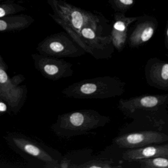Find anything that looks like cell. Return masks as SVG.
Wrapping results in <instances>:
<instances>
[{"label": "cell", "mask_w": 168, "mask_h": 168, "mask_svg": "<svg viewBox=\"0 0 168 168\" xmlns=\"http://www.w3.org/2000/svg\"><path fill=\"white\" fill-rule=\"evenodd\" d=\"M59 25L86 53L95 59H108L112 57L115 48L109 33L89 27L75 32L64 25Z\"/></svg>", "instance_id": "5"}, {"label": "cell", "mask_w": 168, "mask_h": 168, "mask_svg": "<svg viewBox=\"0 0 168 168\" xmlns=\"http://www.w3.org/2000/svg\"><path fill=\"white\" fill-rule=\"evenodd\" d=\"M147 84L158 89L168 91V63L158 58H151L145 67Z\"/></svg>", "instance_id": "11"}, {"label": "cell", "mask_w": 168, "mask_h": 168, "mask_svg": "<svg viewBox=\"0 0 168 168\" xmlns=\"http://www.w3.org/2000/svg\"><path fill=\"white\" fill-rule=\"evenodd\" d=\"M113 9L118 13L127 12L135 4V0H108Z\"/></svg>", "instance_id": "20"}, {"label": "cell", "mask_w": 168, "mask_h": 168, "mask_svg": "<svg viewBox=\"0 0 168 168\" xmlns=\"http://www.w3.org/2000/svg\"><path fill=\"white\" fill-rule=\"evenodd\" d=\"M9 109L8 104L3 99L0 98V115L5 114Z\"/></svg>", "instance_id": "21"}, {"label": "cell", "mask_w": 168, "mask_h": 168, "mask_svg": "<svg viewBox=\"0 0 168 168\" xmlns=\"http://www.w3.org/2000/svg\"><path fill=\"white\" fill-rule=\"evenodd\" d=\"M122 167L121 165L116 164L115 161L110 158L93 157L86 162L79 165L77 168H118Z\"/></svg>", "instance_id": "17"}, {"label": "cell", "mask_w": 168, "mask_h": 168, "mask_svg": "<svg viewBox=\"0 0 168 168\" xmlns=\"http://www.w3.org/2000/svg\"><path fill=\"white\" fill-rule=\"evenodd\" d=\"M34 66L42 75L53 81L73 76V64L63 59L40 54H33Z\"/></svg>", "instance_id": "8"}, {"label": "cell", "mask_w": 168, "mask_h": 168, "mask_svg": "<svg viewBox=\"0 0 168 168\" xmlns=\"http://www.w3.org/2000/svg\"><path fill=\"white\" fill-rule=\"evenodd\" d=\"M25 10V8L15 3L13 0L0 3V18L14 15Z\"/></svg>", "instance_id": "18"}, {"label": "cell", "mask_w": 168, "mask_h": 168, "mask_svg": "<svg viewBox=\"0 0 168 168\" xmlns=\"http://www.w3.org/2000/svg\"><path fill=\"white\" fill-rule=\"evenodd\" d=\"M8 138L9 144L13 147L43 161L45 168H60V162L32 140L18 134L12 135Z\"/></svg>", "instance_id": "10"}, {"label": "cell", "mask_w": 168, "mask_h": 168, "mask_svg": "<svg viewBox=\"0 0 168 168\" xmlns=\"http://www.w3.org/2000/svg\"><path fill=\"white\" fill-rule=\"evenodd\" d=\"M158 156L168 158V144H153L136 149H128L122 154V159L128 162Z\"/></svg>", "instance_id": "14"}, {"label": "cell", "mask_w": 168, "mask_h": 168, "mask_svg": "<svg viewBox=\"0 0 168 168\" xmlns=\"http://www.w3.org/2000/svg\"><path fill=\"white\" fill-rule=\"evenodd\" d=\"M110 122L109 116L101 115L96 110L79 109L59 115L51 128L58 137L68 139L88 134L92 130L103 127Z\"/></svg>", "instance_id": "3"}, {"label": "cell", "mask_w": 168, "mask_h": 168, "mask_svg": "<svg viewBox=\"0 0 168 168\" xmlns=\"http://www.w3.org/2000/svg\"><path fill=\"white\" fill-rule=\"evenodd\" d=\"M117 108L132 121L120 129V134L141 131L162 132L168 123V94H143L121 98Z\"/></svg>", "instance_id": "1"}, {"label": "cell", "mask_w": 168, "mask_h": 168, "mask_svg": "<svg viewBox=\"0 0 168 168\" xmlns=\"http://www.w3.org/2000/svg\"><path fill=\"white\" fill-rule=\"evenodd\" d=\"M165 33H166V36H165V41H166V48H168V46H167V44H168V25H167L166 26V32H165Z\"/></svg>", "instance_id": "22"}, {"label": "cell", "mask_w": 168, "mask_h": 168, "mask_svg": "<svg viewBox=\"0 0 168 168\" xmlns=\"http://www.w3.org/2000/svg\"><path fill=\"white\" fill-rule=\"evenodd\" d=\"M126 83L120 78L103 76L75 82L63 90L65 96L77 99H105L121 96Z\"/></svg>", "instance_id": "4"}, {"label": "cell", "mask_w": 168, "mask_h": 168, "mask_svg": "<svg viewBox=\"0 0 168 168\" xmlns=\"http://www.w3.org/2000/svg\"><path fill=\"white\" fill-rule=\"evenodd\" d=\"M133 30L128 36V43L131 48H137L149 42L156 31L158 22L150 16H140Z\"/></svg>", "instance_id": "12"}, {"label": "cell", "mask_w": 168, "mask_h": 168, "mask_svg": "<svg viewBox=\"0 0 168 168\" xmlns=\"http://www.w3.org/2000/svg\"><path fill=\"white\" fill-rule=\"evenodd\" d=\"M46 1L53 12L49 15L58 25H64L75 32L89 27L110 34L111 25L103 15L85 11L63 0Z\"/></svg>", "instance_id": "2"}, {"label": "cell", "mask_w": 168, "mask_h": 168, "mask_svg": "<svg viewBox=\"0 0 168 168\" xmlns=\"http://www.w3.org/2000/svg\"><path fill=\"white\" fill-rule=\"evenodd\" d=\"M141 168H167L168 158L158 156L137 161Z\"/></svg>", "instance_id": "19"}, {"label": "cell", "mask_w": 168, "mask_h": 168, "mask_svg": "<svg viewBox=\"0 0 168 168\" xmlns=\"http://www.w3.org/2000/svg\"><path fill=\"white\" fill-rule=\"evenodd\" d=\"M36 49L40 54L59 58H75L86 53L66 32L48 36Z\"/></svg>", "instance_id": "6"}, {"label": "cell", "mask_w": 168, "mask_h": 168, "mask_svg": "<svg viewBox=\"0 0 168 168\" xmlns=\"http://www.w3.org/2000/svg\"><path fill=\"white\" fill-rule=\"evenodd\" d=\"M8 66L0 54V98L7 102L9 110L16 114L24 101V87L19 86L20 78L11 79L7 73Z\"/></svg>", "instance_id": "7"}, {"label": "cell", "mask_w": 168, "mask_h": 168, "mask_svg": "<svg viewBox=\"0 0 168 168\" xmlns=\"http://www.w3.org/2000/svg\"><path fill=\"white\" fill-rule=\"evenodd\" d=\"M92 152L93 150L90 148H84L69 152L60 161V168H77L79 165L92 158Z\"/></svg>", "instance_id": "16"}, {"label": "cell", "mask_w": 168, "mask_h": 168, "mask_svg": "<svg viewBox=\"0 0 168 168\" xmlns=\"http://www.w3.org/2000/svg\"><path fill=\"white\" fill-rule=\"evenodd\" d=\"M6 1H8V0H0V2Z\"/></svg>", "instance_id": "23"}, {"label": "cell", "mask_w": 168, "mask_h": 168, "mask_svg": "<svg viewBox=\"0 0 168 168\" xmlns=\"http://www.w3.org/2000/svg\"><path fill=\"white\" fill-rule=\"evenodd\" d=\"M168 140V135L161 131L141 130L120 134L113 140L120 149H132L153 144H163Z\"/></svg>", "instance_id": "9"}, {"label": "cell", "mask_w": 168, "mask_h": 168, "mask_svg": "<svg viewBox=\"0 0 168 168\" xmlns=\"http://www.w3.org/2000/svg\"><path fill=\"white\" fill-rule=\"evenodd\" d=\"M140 18V16L127 17L124 13L118 12L115 14L110 36L114 48L118 51L121 52L125 47L130 26Z\"/></svg>", "instance_id": "13"}, {"label": "cell", "mask_w": 168, "mask_h": 168, "mask_svg": "<svg viewBox=\"0 0 168 168\" xmlns=\"http://www.w3.org/2000/svg\"><path fill=\"white\" fill-rule=\"evenodd\" d=\"M34 21L33 17L27 14H14L0 18V32L20 31L30 26Z\"/></svg>", "instance_id": "15"}]
</instances>
